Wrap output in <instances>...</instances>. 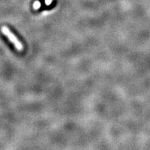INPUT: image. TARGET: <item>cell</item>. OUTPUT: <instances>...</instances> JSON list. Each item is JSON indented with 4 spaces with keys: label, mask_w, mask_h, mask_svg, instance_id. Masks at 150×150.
Segmentation results:
<instances>
[{
    "label": "cell",
    "mask_w": 150,
    "mask_h": 150,
    "mask_svg": "<svg viewBox=\"0 0 150 150\" xmlns=\"http://www.w3.org/2000/svg\"><path fill=\"white\" fill-rule=\"evenodd\" d=\"M1 31L4 35H6V36L8 38L9 41H11V42L13 44L14 47H16V49L18 50V51L19 52L23 51L24 50L23 45L22 44V42L18 40V38L15 35L14 33H13L8 27H6V26H3V27H1Z\"/></svg>",
    "instance_id": "obj_1"
},
{
    "label": "cell",
    "mask_w": 150,
    "mask_h": 150,
    "mask_svg": "<svg viewBox=\"0 0 150 150\" xmlns=\"http://www.w3.org/2000/svg\"><path fill=\"white\" fill-rule=\"evenodd\" d=\"M41 6V3L39 2V1H35L34 4H33V8H34L35 10H38L40 8Z\"/></svg>",
    "instance_id": "obj_2"
}]
</instances>
